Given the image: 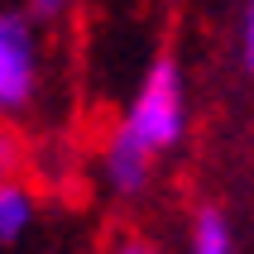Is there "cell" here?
Segmentation results:
<instances>
[{
    "label": "cell",
    "instance_id": "6da1fadb",
    "mask_svg": "<svg viewBox=\"0 0 254 254\" xmlns=\"http://www.w3.org/2000/svg\"><path fill=\"white\" fill-rule=\"evenodd\" d=\"M120 129L134 134V139L149 149L154 158L173 154L187 134V82L183 67L173 53H158L149 67H144V82L134 86L125 115H120Z\"/></svg>",
    "mask_w": 254,
    "mask_h": 254
},
{
    "label": "cell",
    "instance_id": "7a4b0ae2",
    "mask_svg": "<svg viewBox=\"0 0 254 254\" xmlns=\"http://www.w3.org/2000/svg\"><path fill=\"white\" fill-rule=\"evenodd\" d=\"M43 82V53H39V24L29 10H0V115L34 111Z\"/></svg>",
    "mask_w": 254,
    "mask_h": 254
},
{
    "label": "cell",
    "instance_id": "3957f363",
    "mask_svg": "<svg viewBox=\"0 0 254 254\" xmlns=\"http://www.w3.org/2000/svg\"><path fill=\"white\" fill-rule=\"evenodd\" d=\"M154 163L158 158L134 134H125L120 125L111 129V139L101 149V178H106V187H111L115 197H139L144 187H149V178H154Z\"/></svg>",
    "mask_w": 254,
    "mask_h": 254
},
{
    "label": "cell",
    "instance_id": "277c9868",
    "mask_svg": "<svg viewBox=\"0 0 254 254\" xmlns=\"http://www.w3.org/2000/svg\"><path fill=\"white\" fill-rule=\"evenodd\" d=\"M39 221V201L24 183L0 178V250H19Z\"/></svg>",
    "mask_w": 254,
    "mask_h": 254
},
{
    "label": "cell",
    "instance_id": "5b68a950",
    "mask_svg": "<svg viewBox=\"0 0 254 254\" xmlns=\"http://www.w3.org/2000/svg\"><path fill=\"white\" fill-rule=\"evenodd\" d=\"M187 254H235V245H230V226H226V216L216 211V206H201V211H197Z\"/></svg>",
    "mask_w": 254,
    "mask_h": 254
},
{
    "label": "cell",
    "instance_id": "8992f818",
    "mask_svg": "<svg viewBox=\"0 0 254 254\" xmlns=\"http://www.w3.org/2000/svg\"><path fill=\"white\" fill-rule=\"evenodd\" d=\"M24 10H29L34 24H58V19L72 10V0H24Z\"/></svg>",
    "mask_w": 254,
    "mask_h": 254
},
{
    "label": "cell",
    "instance_id": "52a82bcc",
    "mask_svg": "<svg viewBox=\"0 0 254 254\" xmlns=\"http://www.w3.org/2000/svg\"><path fill=\"white\" fill-rule=\"evenodd\" d=\"M240 58L254 72V0H245V14H240Z\"/></svg>",
    "mask_w": 254,
    "mask_h": 254
},
{
    "label": "cell",
    "instance_id": "ba28073f",
    "mask_svg": "<svg viewBox=\"0 0 254 254\" xmlns=\"http://www.w3.org/2000/svg\"><path fill=\"white\" fill-rule=\"evenodd\" d=\"M106 254H158V250H154L149 240H139V235H120V240H115Z\"/></svg>",
    "mask_w": 254,
    "mask_h": 254
}]
</instances>
